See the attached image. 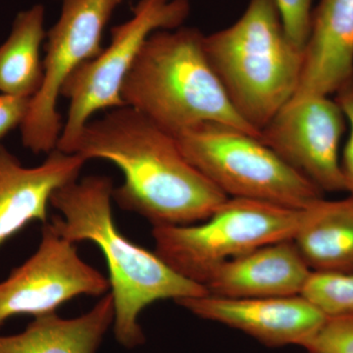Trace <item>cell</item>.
<instances>
[{
    "instance_id": "obj_1",
    "label": "cell",
    "mask_w": 353,
    "mask_h": 353,
    "mask_svg": "<svg viewBox=\"0 0 353 353\" xmlns=\"http://www.w3.org/2000/svg\"><path fill=\"white\" fill-rule=\"evenodd\" d=\"M71 154L117 166L124 182L113 201L153 227L201 222L229 199L183 157L176 137L129 106L90 121Z\"/></svg>"
},
{
    "instance_id": "obj_2",
    "label": "cell",
    "mask_w": 353,
    "mask_h": 353,
    "mask_svg": "<svg viewBox=\"0 0 353 353\" xmlns=\"http://www.w3.org/2000/svg\"><path fill=\"white\" fill-rule=\"evenodd\" d=\"M113 190L112 179L101 175L60 188L51 196L50 204L61 216H54L50 223L71 243L92 241L101 248L113 297L114 336L123 347L134 350L145 343L139 318L148 306L165 299L205 296L208 292L121 233L113 217Z\"/></svg>"
},
{
    "instance_id": "obj_3",
    "label": "cell",
    "mask_w": 353,
    "mask_h": 353,
    "mask_svg": "<svg viewBox=\"0 0 353 353\" xmlns=\"http://www.w3.org/2000/svg\"><path fill=\"white\" fill-rule=\"evenodd\" d=\"M192 27L152 32L128 74L121 97L163 131L176 137L201 123L238 128L260 139L234 110Z\"/></svg>"
},
{
    "instance_id": "obj_4",
    "label": "cell",
    "mask_w": 353,
    "mask_h": 353,
    "mask_svg": "<svg viewBox=\"0 0 353 353\" xmlns=\"http://www.w3.org/2000/svg\"><path fill=\"white\" fill-rule=\"evenodd\" d=\"M203 46L234 110L261 136L296 94L303 67L275 0H250L240 19L204 36Z\"/></svg>"
},
{
    "instance_id": "obj_5",
    "label": "cell",
    "mask_w": 353,
    "mask_h": 353,
    "mask_svg": "<svg viewBox=\"0 0 353 353\" xmlns=\"http://www.w3.org/2000/svg\"><path fill=\"white\" fill-rule=\"evenodd\" d=\"M176 139L188 161L228 197L296 210L324 197L321 190L259 138L238 128L201 123Z\"/></svg>"
},
{
    "instance_id": "obj_6",
    "label": "cell",
    "mask_w": 353,
    "mask_h": 353,
    "mask_svg": "<svg viewBox=\"0 0 353 353\" xmlns=\"http://www.w3.org/2000/svg\"><path fill=\"white\" fill-rule=\"evenodd\" d=\"M299 218L296 209L229 197L197 224L153 227L154 252L176 273L203 285L221 264L261 246L292 240Z\"/></svg>"
},
{
    "instance_id": "obj_7",
    "label": "cell",
    "mask_w": 353,
    "mask_h": 353,
    "mask_svg": "<svg viewBox=\"0 0 353 353\" xmlns=\"http://www.w3.org/2000/svg\"><path fill=\"white\" fill-rule=\"evenodd\" d=\"M190 12V0H139L131 19L111 28L108 48L75 70L61 88L69 108L57 150L71 154L92 115L125 106L123 83L146 39L159 30L182 27Z\"/></svg>"
},
{
    "instance_id": "obj_8",
    "label": "cell",
    "mask_w": 353,
    "mask_h": 353,
    "mask_svg": "<svg viewBox=\"0 0 353 353\" xmlns=\"http://www.w3.org/2000/svg\"><path fill=\"white\" fill-rule=\"evenodd\" d=\"M127 0H63L57 22L46 32L43 85L30 101L20 126L23 145L50 153L61 136L57 102L67 79L103 50L102 37L114 11Z\"/></svg>"
},
{
    "instance_id": "obj_9",
    "label": "cell",
    "mask_w": 353,
    "mask_h": 353,
    "mask_svg": "<svg viewBox=\"0 0 353 353\" xmlns=\"http://www.w3.org/2000/svg\"><path fill=\"white\" fill-rule=\"evenodd\" d=\"M108 279L85 263L71 243L43 224L38 250L0 282V329L10 318L39 317L80 296H104Z\"/></svg>"
},
{
    "instance_id": "obj_10",
    "label": "cell",
    "mask_w": 353,
    "mask_h": 353,
    "mask_svg": "<svg viewBox=\"0 0 353 353\" xmlns=\"http://www.w3.org/2000/svg\"><path fill=\"white\" fill-rule=\"evenodd\" d=\"M345 121L334 99L312 95L290 101L259 139L323 192H345L339 154Z\"/></svg>"
},
{
    "instance_id": "obj_11",
    "label": "cell",
    "mask_w": 353,
    "mask_h": 353,
    "mask_svg": "<svg viewBox=\"0 0 353 353\" xmlns=\"http://www.w3.org/2000/svg\"><path fill=\"white\" fill-rule=\"evenodd\" d=\"M176 303L201 319L238 330L268 347H303L327 320L301 294L246 299L205 294Z\"/></svg>"
},
{
    "instance_id": "obj_12",
    "label": "cell",
    "mask_w": 353,
    "mask_h": 353,
    "mask_svg": "<svg viewBox=\"0 0 353 353\" xmlns=\"http://www.w3.org/2000/svg\"><path fill=\"white\" fill-rule=\"evenodd\" d=\"M87 162L55 148L43 163L28 168L0 143V246L29 223H48L53 192L78 180Z\"/></svg>"
},
{
    "instance_id": "obj_13",
    "label": "cell",
    "mask_w": 353,
    "mask_h": 353,
    "mask_svg": "<svg viewBox=\"0 0 353 353\" xmlns=\"http://www.w3.org/2000/svg\"><path fill=\"white\" fill-rule=\"evenodd\" d=\"M311 273L294 241L285 240L221 264L203 285L211 296L233 299L299 296Z\"/></svg>"
},
{
    "instance_id": "obj_14",
    "label": "cell",
    "mask_w": 353,
    "mask_h": 353,
    "mask_svg": "<svg viewBox=\"0 0 353 353\" xmlns=\"http://www.w3.org/2000/svg\"><path fill=\"white\" fill-rule=\"evenodd\" d=\"M292 101L336 94L353 75V0H320Z\"/></svg>"
},
{
    "instance_id": "obj_15",
    "label": "cell",
    "mask_w": 353,
    "mask_h": 353,
    "mask_svg": "<svg viewBox=\"0 0 353 353\" xmlns=\"http://www.w3.org/2000/svg\"><path fill=\"white\" fill-rule=\"evenodd\" d=\"M113 322V297L108 292L78 317L51 313L34 317L21 333L0 334V353H97Z\"/></svg>"
},
{
    "instance_id": "obj_16",
    "label": "cell",
    "mask_w": 353,
    "mask_h": 353,
    "mask_svg": "<svg viewBox=\"0 0 353 353\" xmlns=\"http://www.w3.org/2000/svg\"><path fill=\"white\" fill-rule=\"evenodd\" d=\"M292 241L311 271L353 274V196L301 209Z\"/></svg>"
},
{
    "instance_id": "obj_17",
    "label": "cell",
    "mask_w": 353,
    "mask_h": 353,
    "mask_svg": "<svg viewBox=\"0 0 353 353\" xmlns=\"http://www.w3.org/2000/svg\"><path fill=\"white\" fill-rule=\"evenodd\" d=\"M46 38L41 4L16 15L8 38L0 44V94L26 99L36 95L43 85L41 48Z\"/></svg>"
},
{
    "instance_id": "obj_18",
    "label": "cell",
    "mask_w": 353,
    "mask_h": 353,
    "mask_svg": "<svg viewBox=\"0 0 353 353\" xmlns=\"http://www.w3.org/2000/svg\"><path fill=\"white\" fill-rule=\"evenodd\" d=\"M301 296L327 317L353 315V274L312 272Z\"/></svg>"
},
{
    "instance_id": "obj_19",
    "label": "cell",
    "mask_w": 353,
    "mask_h": 353,
    "mask_svg": "<svg viewBox=\"0 0 353 353\" xmlns=\"http://www.w3.org/2000/svg\"><path fill=\"white\" fill-rule=\"evenodd\" d=\"M303 347L308 353H353V315L327 317Z\"/></svg>"
},
{
    "instance_id": "obj_20",
    "label": "cell",
    "mask_w": 353,
    "mask_h": 353,
    "mask_svg": "<svg viewBox=\"0 0 353 353\" xmlns=\"http://www.w3.org/2000/svg\"><path fill=\"white\" fill-rule=\"evenodd\" d=\"M313 0H275L288 38L304 51L310 36Z\"/></svg>"
},
{
    "instance_id": "obj_21",
    "label": "cell",
    "mask_w": 353,
    "mask_h": 353,
    "mask_svg": "<svg viewBox=\"0 0 353 353\" xmlns=\"http://www.w3.org/2000/svg\"><path fill=\"white\" fill-rule=\"evenodd\" d=\"M334 101L340 105L350 128L347 145L343 148L341 166L345 192L353 196V75L336 90Z\"/></svg>"
},
{
    "instance_id": "obj_22",
    "label": "cell",
    "mask_w": 353,
    "mask_h": 353,
    "mask_svg": "<svg viewBox=\"0 0 353 353\" xmlns=\"http://www.w3.org/2000/svg\"><path fill=\"white\" fill-rule=\"evenodd\" d=\"M31 99L0 94V141L20 127L27 115Z\"/></svg>"
}]
</instances>
